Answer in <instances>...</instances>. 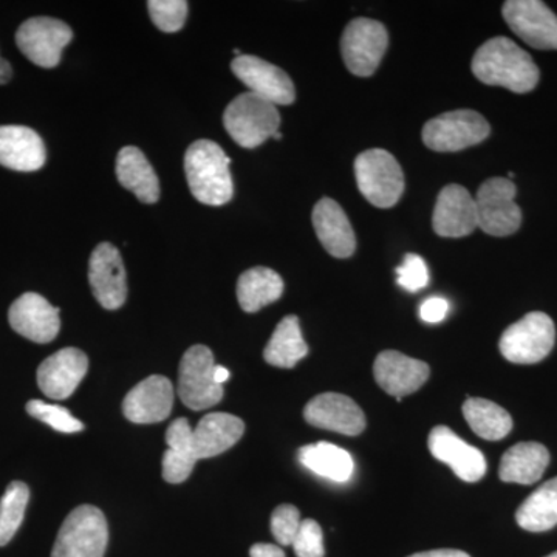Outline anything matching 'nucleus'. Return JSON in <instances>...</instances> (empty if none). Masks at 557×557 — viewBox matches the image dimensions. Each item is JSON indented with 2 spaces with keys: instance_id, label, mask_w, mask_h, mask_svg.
<instances>
[{
  "instance_id": "a878e982",
  "label": "nucleus",
  "mask_w": 557,
  "mask_h": 557,
  "mask_svg": "<svg viewBox=\"0 0 557 557\" xmlns=\"http://www.w3.org/2000/svg\"><path fill=\"white\" fill-rule=\"evenodd\" d=\"M116 177L121 186L129 189L143 203L160 199V182L145 153L134 146L120 150L116 157Z\"/></svg>"
},
{
  "instance_id": "9b49d317",
  "label": "nucleus",
  "mask_w": 557,
  "mask_h": 557,
  "mask_svg": "<svg viewBox=\"0 0 557 557\" xmlns=\"http://www.w3.org/2000/svg\"><path fill=\"white\" fill-rule=\"evenodd\" d=\"M72 39V28L53 17H32L16 33V44L22 53L42 69L57 67L62 50Z\"/></svg>"
},
{
  "instance_id": "2eb2a0df",
  "label": "nucleus",
  "mask_w": 557,
  "mask_h": 557,
  "mask_svg": "<svg viewBox=\"0 0 557 557\" xmlns=\"http://www.w3.org/2000/svg\"><path fill=\"white\" fill-rule=\"evenodd\" d=\"M9 321L14 332L38 344L51 343L61 329L60 309L38 293H25L14 300Z\"/></svg>"
},
{
  "instance_id": "412c9836",
  "label": "nucleus",
  "mask_w": 557,
  "mask_h": 557,
  "mask_svg": "<svg viewBox=\"0 0 557 557\" xmlns=\"http://www.w3.org/2000/svg\"><path fill=\"white\" fill-rule=\"evenodd\" d=\"M174 408V387L166 376L153 375L137 384L123 401L127 420L153 424L166 420Z\"/></svg>"
},
{
  "instance_id": "4468645a",
  "label": "nucleus",
  "mask_w": 557,
  "mask_h": 557,
  "mask_svg": "<svg viewBox=\"0 0 557 557\" xmlns=\"http://www.w3.org/2000/svg\"><path fill=\"white\" fill-rule=\"evenodd\" d=\"M89 281L95 299L106 310H119L126 302V270L119 249L109 242L98 245L91 252Z\"/></svg>"
},
{
  "instance_id": "aec40b11",
  "label": "nucleus",
  "mask_w": 557,
  "mask_h": 557,
  "mask_svg": "<svg viewBox=\"0 0 557 557\" xmlns=\"http://www.w3.org/2000/svg\"><path fill=\"white\" fill-rule=\"evenodd\" d=\"M429 373L431 369L426 362L395 350L381 351L373 364L376 383L398 401L423 386L429 379Z\"/></svg>"
},
{
  "instance_id": "1a4fd4ad",
  "label": "nucleus",
  "mask_w": 557,
  "mask_h": 557,
  "mask_svg": "<svg viewBox=\"0 0 557 557\" xmlns=\"http://www.w3.org/2000/svg\"><path fill=\"white\" fill-rule=\"evenodd\" d=\"M214 355L207 346L190 347L183 355L178 372V397L193 410L212 408L225 391L214 381Z\"/></svg>"
},
{
  "instance_id": "7ed1b4c3",
  "label": "nucleus",
  "mask_w": 557,
  "mask_h": 557,
  "mask_svg": "<svg viewBox=\"0 0 557 557\" xmlns=\"http://www.w3.org/2000/svg\"><path fill=\"white\" fill-rule=\"evenodd\" d=\"M223 124L237 145L255 149L278 132L281 115L276 106L247 91L230 102L223 113Z\"/></svg>"
},
{
  "instance_id": "20e7f679",
  "label": "nucleus",
  "mask_w": 557,
  "mask_h": 557,
  "mask_svg": "<svg viewBox=\"0 0 557 557\" xmlns=\"http://www.w3.org/2000/svg\"><path fill=\"white\" fill-rule=\"evenodd\" d=\"M359 193L376 208H392L405 193V174L391 152L370 149L355 160Z\"/></svg>"
},
{
  "instance_id": "72a5a7b5",
  "label": "nucleus",
  "mask_w": 557,
  "mask_h": 557,
  "mask_svg": "<svg viewBox=\"0 0 557 557\" xmlns=\"http://www.w3.org/2000/svg\"><path fill=\"white\" fill-rule=\"evenodd\" d=\"M27 412L36 420L42 421L47 426L62 434H75L84 429V424L76 420L67 409L61 406L49 405L40 399H32L27 405Z\"/></svg>"
},
{
  "instance_id": "f704fd0d",
  "label": "nucleus",
  "mask_w": 557,
  "mask_h": 557,
  "mask_svg": "<svg viewBox=\"0 0 557 557\" xmlns=\"http://www.w3.org/2000/svg\"><path fill=\"white\" fill-rule=\"evenodd\" d=\"M150 20L164 33H177L188 17V2L185 0H150Z\"/></svg>"
},
{
  "instance_id": "f8f14e48",
  "label": "nucleus",
  "mask_w": 557,
  "mask_h": 557,
  "mask_svg": "<svg viewBox=\"0 0 557 557\" xmlns=\"http://www.w3.org/2000/svg\"><path fill=\"white\" fill-rule=\"evenodd\" d=\"M504 20L523 42L537 50H557V16L541 0H508Z\"/></svg>"
},
{
  "instance_id": "79ce46f5",
  "label": "nucleus",
  "mask_w": 557,
  "mask_h": 557,
  "mask_svg": "<svg viewBox=\"0 0 557 557\" xmlns=\"http://www.w3.org/2000/svg\"><path fill=\"white\" fill-rule=\"evenodd\" d=\"M11 76H13V69H11L10 62L0 58V86L10 83Z\"/></svg>"
},
{
  "instance_id": "c03bdc74",
  "label": "nucleus",
  "mask_w": 557,
  "mask_h": 557,
  "mask_svg": "<svg viewBox=\"0 0 557 557\" xmlns=\"http://www.w3.org/2000/svg\"><path fill=\"white\" fill-rule=\"evenodd\" d=\"M273 138L274 139H281L282 138L281 132H276V134L273 135Z\"/></svg>"
},
{
  "instance_id": "0eeeda50",
  "label": "nucleus",
  "mask_w": 557,
  "mask_h": 557,
  "mask_svg": "<svg viewBox=\"0 0 557 557\" xmlns=\"http://www.w3.org/2000/svg\"><path fill=\"white\" fill-rule=\"evenodd\" d=\"M490 132V123L480 113L454 110L424 124L423 141L435 152H458L485 141Z\"/></svg>"
},
{
  "instance_id": "423d86ee",
  "label": "nucleus",
  "mask_w": 557,
  "mask_h": 557,
  "mask_svg": "<svg viewBox=\"0 0 557 557\" xmlns=\"http://www.w3.org/2000/svg\"><path fill=\"white\" fill-rule=\"evenodd\" d=\"M556 327L553 319L533 311L509 325L502 335V355L515 364H536L548 357L555 347Z\"/></svg>"
},
{
  "instance_id": "c9c22d12",
  "label": "nucleus",
  "mask_w": 557,
  "mask_h": 557,
  "mask_svg": "<svg viewBox=\"0 0 557 557\" xmlns=\"http://www.w3.org/2000/svg\"><path fill=\"white\" fill-rule=\"evenodd\" d=\"M300 523L299 509L293 505H281L274 509L271 516V533L276 539L278 545H293L296 534H298Z\"/></svg>"
},
{
  "instance_id": "f257e3e1",
  "label": "nucleus",
  "mask_w": 557,
  "mask_h": 557,
  "mask_svg": "<svg viewBox=\"0 0 557 557\" xmlns=\"http://www.w3.org/2000/svg\"><path fill=\"white\" fill-rule=\"evenodd\" d=\"M471 67L483 84L505 87L515 94L536 89L541 76L531 54L504 36L486 40L475 51Z\"/></svg>"
},
{
  "instance_id": "cd10ccee",
  "label": "nucleus",
  "mask_w": 557,
  "mask_h": 557,
  "mask_svg": "<svg viewBox=\"0 0 557 557\" xmlns=\"http://www.w3.org/2000/svg\"><path fill=\"white\" fill-rule=\"evenodd\" d=\"M190 428L186 418L172 421L166 432L168 450L163 457V479L172 485L186 482L193 474L197 461L190 454Z\"/></svg>"
},
{
  "instance_id": "b1692460",
  "label": "nucleus",
  "mask_w": 557,
  "mask_h": 557,
  "mask_svg": "<svg viewBox=\"0 0 557 557\" xmlns=\"http://www.w3.org/2000/svg\"><path fill=\"white\" fill-rule=\"evenodd\" d=\"M42 138L30 127L0 126V164L20 172L39 171L46 164Z\"/></svg>"
},
{
  "instance_id": "f03ea898",
  "label": "nucleus",
  "mask_w": 557,
  "mask_h": 557,
  "mask_svg": "<svg viewBox=\"0 0 557 557\" xmlns=\"http://www.w3.org/2000/svg\"><path fill=\"white\" fill-rule=\"evenodd\" d=\"M231 160L218 143L199 139L186 150L185 172L190 193L200 203L222 207L234 196Z\"/></svg>"
},
{
  "instance_id": "dca6fc26",
  "label": "nucleus",
  "mask_w": 557,
  "mask_h": 557,
  "mask_svg": "<svg viewBox=\"0 0 557 557\" xmlns=\"http://www.w3.org/2000/svg\"><path fill=\"white\" fill-rule=\"evenodd\" d=\"M89 370V358L79 348H62L47 358L38 369V384L46 397L67 399L78 388Z\"/></svg>"
},
{
  "instance_id": "ddd939ff",
  "label": "nucleus",
  "mask_w": 557,
  "mask_h": 557,
  "mask_svg": "<svg viewBox=\"0 0 557 557\" xmlns=\"http://www.w3.org/2000/svg\"><path fill=\"white\" fill-rule=\"evenodd\" d=\"M234 75L248 87L251 94L274 106L293 104L296 90L293 81L284 70L251 54H242L231 64Z\"/></svg>"
},
{
  "instance_id": "a211bd4d",
  "label": "nucleus",
  "mask_w": 557,
  "mask_h": 557,
  "mask_svg": "<svg viewBox=\"0 0 557 557\" xmlns=\"http://www.w3.org/2000/svg\"><path fill=\"white\" fill-rule=\"evenodd\" d=\"M304 417L311 426L350 437L361 434L366 429L362 409L354 399L335 392H327L311 399L304 409Z\"/></svg>"
},
{
  "instance_id": "a19ab883",
  "label": "nucleus",
  "mask_w": 557,
  "mask_h": 557,
  "mask_svg": "<svg viewBox=\"0 0 557 557\" xmlns=\"http://www.w3.org/2000/svg\"><path fill=\"white\" fill-rule=\"evenodd\" d=\"M409 557H471L460 549H432V552L417 553Z\"/></svg>"
},
{
  "instance_id": "473e14b6",
  "label": "nucleus",
  "mask_w": 557,
  "mask_h": 557,
  "mask_svg": "<svg viewBox=\"0 0 557 557\" xmlns=\"http://www.w3.org/2000/svg\"><path fill=\"white\" fill-rule=\"evenodd\" d=\"M30 500V490L24 482H11L0 498V547L11 539L24 522L25 509Z\"/></svg>"
},
{
  "instance_id": "58836bf2",
  "label": "nucleus",
  "mask_w": 557,
  "mask_h": 557,
  "mask_svg": "<svg viewBox=\"0 0 557 557\" xmlns=\"http://www.w3.org/2000/svg\"><path fill=\"white\" fill-rule=\"evenodd\" d=\"M449 304L443 298H429L421 304L420 318L428 324H437L448 317Z\"/></svg>"
},
{
  "instance_id": "c756f323",
  "label": "nucleus",
  "mask_w": 557,
  "mask_h": 557,
  "mask_svg": "<svg viewBox=\"0 0 557 557\" xmlns=\"http://www.w3.org/2000/svg\"><path fill=\"white\" fill-rule=\"evenodd\" d=\"M298 458L311 472L333 482H347L354 474L355 465L350 454L327 442L304 446L298 450Z\"/></svg>"
},
{
  "instance_id": "a18cd8bd",
  "label": "nucleus",
  "mask_w": 557,
  "mask_h": 557,
  "mask_svg": "<svg viewBox=\"0 0 557 557\" xmlns=\"http://www.w3.org/2000/svg\"><path fill=\"white\" fill-rule=\"evenodd\" d=\"M545 557H557V552L556 553H552V555L545 556Z\"/></svg>"
},
{
  "instance_id": "e433bc0d",
  "label": "nucleus",
  "mask_w": 557,
  "mask_h": 557,
  "mask_svg": "<svg viewBox=\"0 0 557 557\" xmlns=\"http://www.w3.org/2000/svg\"><path fill=\"white\" fill-rule=\"evenodd\" d=\"M293 548L298 557H324V534L317 520H302L293 541Z\"/></svg>"
},
{
  "instance_id": "9d476101",
  "label": "nucleus",
  "mask_w": 557,
  "mask_h": 557,
  "mask_svg": "<svg viewBox=\"0 0 557 557\" xmlns=\"http://www.w3.org/2000/svg\"><path fill=\"white\" fill-rule=\"evenodd\" d=\"M387 44V30L381 22L368 17L351 21L341 39L344 64L354 75L368 78L379 69Z\"/></svg>"
},
{
  "instance_id": "4c0bfd02",
  "label": "nucleus",
  "mask_w": 557,
  "mask_h": 557,
  "mask_svg": "<svg viewBox=\"0 0 557 557\" xmlns=\"http://www.w3.org/2000/svg\"><path fill=\"white\" fill-rule=\"evenodd\" d=\"M397 282L399 287L416 293L426 287L429 271L426 262L417 255H408L397 269Z\"/></svg>"
},
{
  "instance_id": "5701e85b",
  "label": "nucleus",
  "mask_w": 557,
  "mask_h": 557,
  "mask_svg": "<svg viewBox=\"0 0 557 557\" xmlns=\"http://www.w3.org/2000/svg\"><path fill=\"white\" fill-rule=\"evenodd\" d=\"M313 226L319 242L333 258L347 259L357 249V237L344 209L332 199L319 200L313 209Z\"/></svg>"
},
{
  "instance_id": "39448f33",
  "label": "nucleus",
  "mask_w": 557,
  "mask_h": 557,
  "mask_svg": "<svg viewBox=\"0 0 557 557\" xmlns=\"http://www.w3.org/2000/svg\"><path fill=\"white\" fill-rule=\"evenodd\" d=\"M109 542L104 512L91 505L73 509L62 523L51 557H104Z\"/></svg>"
},
{
  "instance_id": "ea45409f",
  "label": "nucleus",
  "mask_w": 557,
  "mask_h": 557,
  "mask_svg": "<svg viewBox=\"0 0 557 557\" xmlns=\"http://www.w3.org/2000/svg\"><path fill=\"white\" fill-rule=\"evenodd\" d=\"M251 557H285L284 549L277 545L271 544H256L249 549Z\"/></svg>"
},
{
  "instance_id": "bb28decb",
  "label": "nucleus",
  "mask_w": 557,
  "mask_h": 557,
  "mask_svg": "<svg viewBox=\"0 0 557 557\" xmlns=\"http://www.w3.org/2000/svg\"><path fill=\"white\" fill-rule=\"evenodd\" d=\"M284 293V281L276 271L267 267H255L245 271L237 282V299L242 310L256 313L263 307L276 302Z\"/></svg>"
},
{
  "instance_id": "4be33fe9",
  "label": "nucleus",
  "mask_w": 557,
  "mask_h": 557,
  "mask_svg": "<svg viewBox=\"0 0 557 557\" xmlns=\"http://www.w3.org/2000/svg\"><path fill=\"white\" fill-rule=\"evenodd\" d=\"M245 432V423L230 413H209L193 429L190 454L194 460L218 457L233 448Z\"/></svg>"
},
{
  "instance_id": "6ab92c4d",
  "label": "nucleus",
  "mask_w": 557,
  "mask_h": 557,
  "mask_svg": "<svg viewBox=\"0 0 557 557\" xmlns=\"http://www.w3.org/2000/svg\"><path fill=\"white\" fill-rule=\"evenodd\" d=\"M428 445L432 457L448 465L463 482L475 483L485 478L487 467L482 450L468 445L449 428L432 429Z\"/></svg>"
},
{
  "instance_id": "37998d69",
  "label": "nucleus",
  "mask_w": 557,
  "mask_h": 557,
  "mask_svg": "<svg viewBox=\"0 0 557 557\" xmlns=\"http://www.w3.org/2000/svg\"><path fill=\"white\" fill-rule=\"evenodd\" d=\"M230 380V370L226 368H222V366H215L214 369V381L219 384V386H223L226 381Z\"/></svg>"
},
{
  "instance_id": "393cba45",
  "label": "nucleus",
  "mask_w": 557,
  "mask_h": 557,
  "mask_svg": "<svg viewBox=\"0 0 557 557\" xmlns=\"http://www.w3.org/2000/svg\"><path fill=\"white\" fill-rule=\"evenodd\" d=\"M549 463V453L536 442H523L504 454L498 468L502 482L533 485L544 475Z\"/></svg>"
},
{
  "instance_id": "c85d7f7f",
  "label": "nucleus",
  "mask_w": 557,
  "mask_h": 557,
  "mask_svg": "<svg viewBox=\"0 0 557 557\" xmlns=\"http://www.w3.org/2000/svg\"><path fill=\"white\" fill-rule=\"evenodd\" d=\"M309 354V346L300 333L298 317H289L278 322L273 336L263 350V358L270 366L281 369H292L306 358Z\"/></svg>"
},
{
  "instance_id": "7c9ffc66",
  "label": "nucleus",
  "mask_w": 557,
  "mask_h": 557,
  "mask_svg": "<svg viewBox=\"0 0 557 557\" xmlns=\"http://www.w3.org/2000/svg\"><path fill=\"white\" fill-rule=\"evenodd\" d=\"M518 525L531 533H544L557 525V478L537 487L516 512Z\"/></svg>"
},
{
  "instance_id": "6e6552de",
  "label": "nucleus",
  "mask_w": 557,
  "mask_h": 557,
  "mask_svg": "<svg viewBox=\"0 0 557 557\" xmlns=\"http://www.w3.org/2000/svg\"><path fill=\"white\" fill-rule=\"evenodd\" d=\"M516 188L512 180L494 177L486 180L478 190L479 228L494 237H507L522 225V211L516 203Z\"/></svg>"
},
{
  "instance_id": "2f4dec72",
  "label": "nucleus",
  "mask_w": 557,
  "mask_h": 557,
  "mask_svg": "<svg viewBox=\"0 0 557 557\" xmlns=\"http://www.w3.org/2000/svg\"><path fill=\"white\" fill-rule=\"evenodd\" d=\"M463 416L472 431L490 442L507 437L512 429L511 416L490 399L468 398L463 405Z\"/></svg>"
},
{
  "instance_id": "f3484780",
  "label": "nucleus",
  "mask_w": 557,
  "mask_h": 557,
  "mask_svg": "<svg viewBox=\"0 0 557 557\" xmlns=\"http://www.w3.org/2000/svg\"><path fill=\"white\" fill-rule=\"evenodd\" d=\"M432 226L440 237L469 236L479 228L475 199L467 188L448 185L438 194Z\"/></svg>"
}]
</instances>
